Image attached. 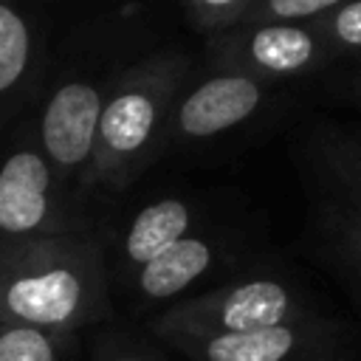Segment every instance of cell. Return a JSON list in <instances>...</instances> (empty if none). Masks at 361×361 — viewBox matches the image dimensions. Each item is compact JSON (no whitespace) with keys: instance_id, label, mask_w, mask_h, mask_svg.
I'll list each match as a JSON object with an SVG mask.
<instances>
[{"instance_id":"obj_7","label":"cell","mask_w":361,"mask_h":361,"mask_svg":"<svg viewBox=\"0 0 361 361\" xmlns=\"http://www.w3.org/2000/svg\"><path fill=\"white\" fill-rule=\"evenodd\" d=\"M152 124H155V102L144 90L130 87L110 93V99H104L99 113L90 158H96L99 152H104L107 161L135 155L152 135Z\"/></svg>"},{"instance_id":"obj_14","label":"cell","mask_w":361,"mask_h":361,"mask_svg":"<svg viewBox=\"0 0 361 361\" xmlns=\"http://www.w3.org/2000/svg\"><path fill=\"white\" fill-rule=\"evenodd\" d=\"M333 3H338V0H271V8L279 17H305V14L322 11Z\"/></svg>"},{"instance_id":"obj_6","label":"cell","mask_w":361,"mask_h":361,"mask_svg":"<svg viewBox=\"0 0 361 361\" xmlns=\"http://www.w3.org/2000/svg\"><path fill=\"white\" fill-rule=\"evenodd\" d=\"M259 102V90L245 76H220L200 85L180 107V127L189 135H212L243 121Z\"/></svg>"},{"instance_id":"obj_5","label":"cell","mask_w":361,"mask_h":361,"mask_svg":"<svg viewBox=\"0 0 361 361\" xmlns=\"http://www.w3.org/2000/svg\"><path fill=\"white\" fill-rule=\"evenodd\" d=\"M155 333L197 361H290L307 341L293 324L254 333H214L192 327H155Z\"/></svg>"},{"instance_id":"obj_13","label":"cell","mask_w":361,"mask_h":361,"mask_svg":"<svg viewBox=\"0 0 361 361\" xmlns=\"http://www.w3.org/2000/svg\"><path fill=\"white\" fill-rule=\"evenodd\" d=\"M336 34L350 42V45H361V0L358 3H350L338 11V20H336Z\"/></svg>"},{"instance_id":"obj_3","label":"cell","mask_w":361,"mask_h":361,"mask_svg":"<svg viewBox=\"0 0 361 361\" xmlns=\"http://www.w3.org/2000/svg\"><path fill=\"white\" fill-rule=\"evenodd\" d=\"M45 56V25L34 6L0 0V133L31 110Z\"/></svg>"},{"instance_id":"obj_2","label":"cell","mask_w":361,"mask_h":361,"mask_svg":"<svg viewBox=\"0 0 361 361\" xmlns=\"http://www.w3.org/2000/svg\"><path fill=\"white\" fill-rule=\"evenodd\" d=\"M82 234L71 180L42 152L31 116L0 133V243Z\"/></svg>"},{"instance_id":"obj_15","label":"cell","mask_w":361,"mask_h":361,"mask_svg":"<svg viewBox=\"0 0 361 361\" xmlns=\"http://www.w3.org/2000/svg\"><path fill=\"white\" fill-rule=\"evenodd\" d=\"M206 3H212V6H223V3H231V0H206Z\"/></svg>"},{"instance_id":"obj_12","label":"cell","mask_w":361,"mask_h":361,"mask_svg":"<svg viewBox=\"0 0 361 361\" xmlns=\"http://www.w3.org/2000/svg\"><path fill=\"white\" fill-rule=\"evenodd\" d=\"M96 361H152V355L127 338H104L96 347Z\"/></svg>"},{"instance_id":"obj_11","label":"cell","mask_w":361,"mask_h":361,"mask_svg":"<svg viewBox=\"0 0 361 361\" xmlns=\"http://www.w3.org/2000/svg\"><path fill=\"white\" fill-rule=\"evenodd\" d=\"M254 59L262 68L271 71H296L310 59L313 42L305 31L290 28V25H274V28H262L257 31L254 42H251Z\"/></svg>"},{"instance_id":"obj_1","label":"cell","mask_w":361,"mask_h":361,"mask_svg":"<svg viewBox=\"0 0 361 361\" xmlns=\"http://www.w3.org/2000/svg\"><path fill=\"white\" fill-rule=\"evenodd\" d=\"M102 313V259L85 231L0 243V324L76 336Z\"/></svg>"},{"instance_id":"obj_8","label":"cell","mask_w":361,"mask_h":361,"mask_svg":"<svg viewBox=\"0 0 361 361\" xmlns=\"http://www.w3.org/2000/svg\"><path fill=\"white\" fill-rule=\"evenodd\" d=\"M212 251L203 240L180 237L138 268V290L147 299H169L209 268Z\"/></svg>"},{"instance_id":"obj_4","label":"cell","mask_w":361,"mask_h":361,"mask_svg":"<svg viewBox=\"0 0 361 361\" xmlns=\"http://www.w3.org/2000/svg\"><path fill=\"white\" fill-rule=\"evenodd\" d=\"M293 296L285 285L274 279H251L231 290H220L203 302L183 305L155 327H192V330H214V333H254L279 324H290L293 319Z\"/></svg>"},{"instance_id":"obj_9","label":"cell","mask_w":361,"mask_h":361,"mask_svg":"<svg viewBox=\"0 0 361 361\" xmlns=\"http://www.w3.org/2000/svg\"><path fill=\"white\" fill-rule=\"evenodd\" d=\"M189 226V212L180 200H158L141 209L127 234H124V257L130 265L141 268L152 257H158L164 248L178 243Z\"/></svg>"},{"instance_id":"obj_10","label":"cell","mask_w":361,"mask_h":361,"mask_svg":"<svg viewBox=\"0 0 361 361\" xmlns=\"http://www.w3.org/2000/svg\"><path fill=\"white\" fill-rule=\"evenodd\" d=\"M76 336L0 324V361H71Z\"/></svg>"}]
</instances>
